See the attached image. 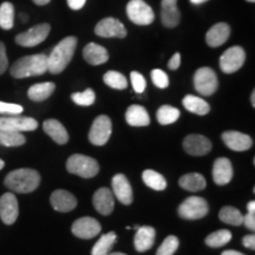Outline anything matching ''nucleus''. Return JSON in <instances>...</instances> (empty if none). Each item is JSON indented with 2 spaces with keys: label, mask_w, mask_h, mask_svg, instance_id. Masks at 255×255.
<instances>
[{
  "label": "nucleus",
  "mask_w": 255,
  "mask_h": 255,
  "mask_svg": "<svg viewBox=\"0 0 255 255\" xmlns=\"http://www.w3.org/2000/svg\"><path fill=\"white\" fill-rule=\"evenodd\" d=\"M77 41V38L73 36H69L59 41L47 57V71L53 75L63 72L75 55Z\"/></svg>",
  "instance_id": "f257e3e1"
},
{
  "label": "nucleus",
  "mask_w": 255,
  "mask_h": 255,
  "mask_svg": "<svg viewBox=\"0 0 255 255\" xmlns=\"http://www.w3.org/2000/svg\"><path fill=\"white\" fill-rule=\"evenodd\" d=\"M9 190L19 194L32 193L39 187L40 175L34 169H17L7 174L4 181Z\"/></svg>",
  "instance_id": "f03ea898"
},
{
  "label": "nucleus",
  "mask_w": 255,
  "mask_h": 255,
  "mask_svg": "<svg viewBox=\"0 0 255 255\" xmlns=\"http://www.w3.org/2000/svg\"><path fill=\"white\" fill-rule=\"evenodd\" d=\"M47 71V56L39 55L25 56L14 62L9 69L11 76L14 78H27L44 75Z\"/></svg>",
  "instance_id": "7ed1b4c3"
},
{
  "label": "nucleus",
  "mask_w": 255,
  "mask_h": 255,
  "mask_svg": "<svg viewBox=\"0 0 255 255\" xmlns=\"http://www.w3.org/2000/svg\"><path fill=\"white\" fill-rule=\"evenodd\" d=\"M66 169L69 173L78 175L83 178H91L100 173V164L90 156L75 154L69 157L66 162Z\"/></svg>",
  "instance_id": "20e7f679"
},
{
  "label": "nucleus",
  "mask_w": 255,
  "mask_h": 255,
  "mask_svg": "<svg viewBox=\"0 0 255 255\" xmlns=\"http://www.w3.org/2000/svg\"><path fill=\"white\" fill-rule=\"evenodd\" d=\"M209 212L208 202L200 196H190L178 207V215L184 220H199Z\"/></svg>",
  "instance_id": "39448f33"
},
{
  "label": "nucleus",
  "mask_w": 255,
  "mask_h": 255,
  "mask_svg": "<svg viewBox=\"0 0 255 255\" xmlns=\"http://www.w3.org/2000/svg\"><path fill=\"white\" fill-rule=\"evenodd\" d=\"M194 87L200 95L212 96L219 88V79L215 71L210 68H200L194 75Z\"/></svg>",
  "instance_id": "423d86ee"
},
{
  "label": "nucleus",
  "mask_w": 255,
  "mask_h": 255,
  "mask_svg": "<svg viewBox=\"0 0 255 255\" xmlns=\"http://www.w3.org/2000/svg\"><path fill=\"white\" fill-rule=\"evenodd\" d=\"M127 14L136 25H150L155 20L152 8L144 0H130L127 5Z\"/></svg>",
  "instance_id": "0eeeda50"
},
{
  "label": "nucleus",
  "mask_w": 255,
  "mask_h": 255,
  "mask_svg": "<svg viewBox=\"0 0 255 255\" xmlns=\"http://www.w3.org/2000/svg\"><path fill=\"white\" fill-rule=\"evenodd\" d=\"M111 131H113V126H111V120L107 115H101L94 121L92 127L89 131V141L94 145H104L109 141Z\"/></svg>",
  "instance_id": "6e6552de"
},
{
  "label": "nucleus",
  "mask_w": 255,
  "mask_h": 255,
  "mask_svg": "<svg viewBox=\"0 0 255 255\" xmlns=\"http://www.w3.org/2000/svg\"><path fill=\"white\" fill-rule=\"evenodd\" d=\"M245 59H246L245 50L241 46H232L220 57V68L225 73L231 75L242 68Z\"/></svg>",
  "instance_id": "1a4fd4ad"
},
{
  "label": "nucleus",
  "mask_w": 255,
  "mask_h": 255,
  "mask_svg": "<svg viewBox=\"0 0 255 255\" xmlns=\"http://www.w3.org/2000/svg\"><path fill=\"white\" fill-rule=\"evenodd\" d=\"M51 26L47 23L38 24L36 26L31 27L30 30L15 37V43L24 47H33L43 43L49 36Z\"/></svg>",
  "instance_id": "9d476101"
},
{
  "label": "nucleus",
  "mask_w": 255,
  "mask_h": 255,
  "mask_svg": "<svg viewBox=\"0 0 255 255\" xmlns=\"http://www.w3.org/2000/svg\"><path fill=\"white\" fill-rule=\"evenodd\" d=\"M37 128L38 122L32 117H18L15 115L8 117H0V130L24 132L33 131Z\"/></svg>",
  "instance_id": "9b49d317"
},
{
  "label": "nucleus",
  "mask_w": 255,
  "mask_h": 255,
  "mask_svg": "<svg viewBox=\"0 0 255 255\" xmlns=\"http://www.w3.org/2000/svg\"><path fill=\"white\" fill-rule=\"evenodd\" d=\"M71 231L75 237L88 240V239H92L100 234L102 226L96 219L85 216V218H81L73 222Z\"/></svg>",
  "instance_id": "f8f14e48"
},
{
  "label": "nucleus",
  "mask_w": 255,
  "mask_h": 255,
  "mask_svg": "<svg viewBox=\"0 0 255 255\" xmlns=\"http://www.w3.org/2000/svg\"><path fill=\"white\" fill-rule=\"evenodd\" d=\"M95 33L103 38H126L127 28L119 19L104 18L96 25Z\"/></svg>",
  "instance_id": "ddd939ff"
},
{
  "label": "nucleus",
  "mask_w": 255,
  "mask_h": 255,
  "mask_svg": "<svg viewBox=\"0 0 255 255\" xmlns=\"http://www.w3.org/2000/svg\"><path fill=\"white\" fill-rule=\"evenodd\" d=\"M19 215L18 200L13 193H5L0 197V219L5 225H13Z\"/></svg>",
  "instance_id": "4468645a"
},
{
  "label": "nucleus",
  "mask_w": 255,
  "mask_h": 255,
  "mask_svg": "<svg viewBox=\"0 0 255 255\" xmlns=\"http://www.w3.org/2000/svg\"><path fill=\"white\" fill-rule=\"evenodd\" d=\"M183 149L191 156H205L212 150V142L203 135H188L183 141Z\"/></svg>",
  "instance_id": "2eb2a0df"
},
{
  "label": "nucleus",
  "mask_w": 255,
  "mask_h": 255,
  "mask_svg": "<svg viewBox=\"0 0 255 255\" xmlns=\"http://www.w3.org/2000/svg\"><path fill=\"white\" fill-rule=\"evenodd\" d=\"M113 193L114 196H116L117 200L123 205L129 206L132 203V188L130 186V182L128 181L126 175L117 174L113 177Z\"/></svg>",
  "instance_id": "dca6fc26"
},
{
  "label": "nucleus",
  "mask_w": 255,
  "mask_h": 255,
  "mask_svg": "<svg viewBox=\"0 0 255 255\" xmlns=\"http://www.w3.org/2000/svg\"><path fill=\"white\" fill-rule=\"evenodd\" d=\"M51 206L59 213L71 212L77 207V199L68 190L57 189L51 194Z\"/></svg>",
  "instance_id": "f3484780"
},
{
  "label": "nucleus",
  "mask_w": 255,
  "mask_h": 255,
  "mask_svg": "<svg viewBox=\"0 0 255 255\" xmlns=\"http://www.w3.org/2000/svg\"><path fill=\"white\" fill-rule=\"evenodd\" d=\"M92 203L98 213L102 215H110L115 208L114 193L108 188H100L92 197Z\"/></svg>",
  "instance_id": "a211bd4d"
},
{
  "label": "nucleus",
  "mask_w": 255,
  "mask_h": 255,
  "mask_svg": "<svg viewBox=\"0 0 255 255\" xmlns=\"http://www.w3.org/2000/svg\"><path fill=\"white\" fill-rule=\"evenodd\" d=\"M222 141L234 151H246L253 145L251 136L239 131H226L222 133Z\"/></svg>",
  "instance_id": "6ab92c4d"
},
{
  "label": "nucleus",
  "mask_w": 255,
  "mask_h": 255,
  "mask_svg": "<svg viewBox=\"0 0 255 255\" xmlns=\"http://www.w3.org/2000/svg\"><path fill=\"white\" fill-rule=\"evenodd\" d=\"M161 19L165 27H176L181 21V12L177 8V0H162Z\"/></svg>",
  "instance_id": "aec40b11"
},
{
  "label": "nucleus",
  "mask_w": 255,
  "mask_h": 255,
  "mask_svg": "<svg viewBox=\"0 0 255 255\" xmlns=\"http://www.w3.org/2000/svg\"><path fill=\"white\" fill-rule=\"evenodd\" d=\"M233 178L232 162L226 157H219L213 165V180L218 186L228 184Z\"/></svg>",
  "instance_id": "412c9836"
},
{
  "label": "nucleus",
  "mask_w": 255,
  "mask_h": 255,
  "mask_svg": "<svg viewBox=\"0 0 255 255\" xmlns=\"http://www.w3.org/2000/svg\"><path fill=\"white\" fill-rule=\"evenodd\" d=\"M231 36V26L227 23H218L209 28L206 34V41L210 47L223 45Z\"/></svg>",
  "instance_id": "4be33fe9"
},
{
  "label": "nucleus",
  "mask_w": 255,
  "mask_h": 255,
  "mask_svg": "<svg viewBox=\"0 0 255 255\" xmlns=\"http://www.w3.org/2000/svg\"><path fill=\"white\" fill-rule=\"evenodd\" d=\"M136 231L135 240H133L136 251L139 252V253H143V252L150 250L154 246L156 238L155 229L150 227V226H143V227L137 228Z\"/></svg>",
  "instance_id": "5701e85b"
},
{
  "label": "nucleus",
  "mask_w": 255,
  "mask_h": 255,
  "mask_svg": "<svg viewBox=\"0 0 255 255\" xmlns=\"http://www.w3.org/2000/svg\"><path fill=\"white\" fill-rule=\"evenodd\" d=\"M83 57L90 65H101L109 60V53L107 49L96 43H90L84 47Z\"/></svg>",
  "instance_id": "b1692460"
},
{
  "label": "nucleus",
  "mask_w": 255,
  "mask_h": 255,
  "mask_svg": "<svg viewBox=\"0 0 255 255\" xmlns=\"http://www.w3.org/2000/svg\"><path fill=\"white\" fill-rule=\"evenodd\" d=\"M126 121L131 127H146L150 123L148 111L142 105H130L126 113Z\"/></svg>",
  "instance_id": "393cba45"
},
{
  "label": "nucleus",
  "mask_w": 255,
  "mask_h": 255,
  "mask_svg": "<svg viewBox=\"0 0 255 255\" xmlns=\"http://www.w3.org/2000/svg\"><path fill=\"white\" fill-rule=\"evenodd\" d=\"M43 129L57 144H65L69 141V133L65 127L57 120H46L43 123Z\"/></svg>",
  "instance_id": "a878e982"
},
{
  "label": "nucleus",
  "mask_w": 255,
  "mask_h": 255,
  "mask_svg": "<svg viewBox=\"0 0 255 255\" xmlns=\"http://www.w3.org/2000/svg\"><path fill=\"white\" fill-rule=\"evenodd\" d=\"M56 85L52 82H46V83H38V84L32 85L28 89L27 96L31 101L33 102H43L47 100L51 95L55 91Z\"/></svg>",
  "instance_id": "bb28decb"
},
{
  "label": "nucleus",
  "mask_w": 255,
  "mask_h": 255,
  "mask_svg": "<svg viewBox=\"0 0 255 255\" xmlns=\"http://www.w3.org/2000/svg\"><path fill=\"white\" fill-rule=\"evenodd\" d=\"M178 184L181 188L188 191H200L203 190L207 186L206 178L203 175L199 173H189L183 175L182 177L178 180Z\"/></svg>",
  "instance_id": "cd10ccee"
},
{
  "label": "nucleus",
  "mask_w": 255,
  "mask_h": 255,
  "mask_svg": "<svg viewBox=\"0 0 255 255\" xmlns=\"http://www.w3.org/2000/svg\"><path fill=\"white\" fill-rule=\"evenodd\" d=\"M183 107L190 113L199 115V116H205L210 111V107L203 98L196 97L194 95H187L182 101Z\"/></svg>",
  "instance_id": "c85d7f7f"
},
{
  "label": "nucleus",
  "mask_w": 255,
  "mask_h": 255,
  "mask_svg": "<svg viewBox=\"0 0 255 255\" xmlns=\"http://www.w3.org/2000/svg\"><path fill=\"white\" fill-rule=\"evenodd\" d=\"M116 240L117 235L115 232H110L108 234L102 235L100 240L96 242L94 248H92L91 255H108Z\"/></svg>",
  "instance_id": "c756f323"
},
{
  "label": "nucleus",
  "mask_w": 255,
  "mask_h": 255,
  "mask_svg": "<svg viewBox=\"0 0 255 255\" xmlns=\"http://www.w3.org/2000/svg\"><path fill=\"white\" fill-rule=\"evenodd\" d=\"M142 178L143 182L154 190L162 191L167 188V181H165V178L161 174L157 173V171L151 170V169H146V170L143 171Z\"/></svg>",
  "instance_id": "7c9ffc66"
},
{
  "label": "nucleus",
  "mask_w": 255,
  "mask_h": 255,
  "mask_svg": "<svg viewBox=\"0 0 255 255\" xmlns=\"http://www.w3.org/2000/svg\"><path fill=\"white\" fill-rule=\"evenodd\" d=\"M180 115V110L176 109V108L171 107V105H162L156 113V117H157L158 123L161 126H168V124L176 122Z\"/></svg>",
  "instance_id": "2f4dec72"
},
{
  "label": "nucleus",
  "mask_w": 255,
  "mask_h": 255,
  "mask_svg": "<svg viewBox=\"0 0 255 255\" xmlns=\"http://www.w3.org/2000/svg\"><path fill=\"white\" fill-rule=\"evenodd\" d=\"M219 218L222 222L232 226H241L242 221H244V215H242L240 210L231 206L223 207V208L220 210Z\"/></svg>",
  "instance_id": "473e14b6"
},
{
  "label": "nucleus",
  "mask_w": 255,
  "mask_h": 255,
  "mask_svg": "<svg viewBox=\"0 0 255 255\" xmlns=\"http://www.w3.org/2000/svg\"><path fill=\"white\" fill-rule=\"evenodd\" d=\"M14 25V6L5 1L0 5V27L2 30H11Z\"/></svg>",
  "instance_id": "72a5a7b5"
},
{
  "label": "nucleus",
  "mask_w": 255,
  "mask_h": 255,
  "mask_svg": "<svg viewBox=\"0 0 255 255\" xmlns=\"http://www.w3.org/2000/svg\"><path fill=\"white\" fill-rule=\"evenodd\" d=\"M232 240V233L227 229H220L206 238V245L212 248H219L227 245Z\"/></svg>",
  "instance_id": "f704fd0d"
},
{
  "label": "nucleus",
  "mask_w": 255,
  "mask_h": 255,
  "mask_svg": "<svg viewBox=\"0 0 255 255\" xmlns=\"http://www.w3.org/2000/svg\"><path fill=\"white\" fill-rule=\"evenodd\" d=\"M26 138L21 132L0 130V144L5 146H20L25 144Z\"/></svg>",
  "instance_id": "c9c22d12"
},
{
  "label": "nucleus",
  "mask_w": 255,
  "mask_h": 255,
  "mask_svg": "<svg viewBox=\"0 0 255 255\" xmlns=\"http://www.w3.org/2000/svg\"><path fill=\"white\" fill-rule=\"evenodd\" d=\"M103 81L108 87L116 89V90H124L128 87L126 76L119 71H108L104 75Z\"/></svg>",
  "instance_id": "e433bc0d"
},
{
  "label": "nucleus",
  "mask_w": 255,
  "mask_h": 255,
  "mask_svg": "<svg viewBox=\"0 0 255 255\" xmlns=\"http://www.w3.org/2000/svg\"><path fill=\"white\" fill-rule=\"evenodd\" d=\"M71 100L81 107H90L95 103L96 94L92 89H87L84 92H75L71 95Z\"/></svg>",
  "instance_id": "4c0bfd02"
},
{
  "label": "nucleus",
  "mask_w": 255,
  "mask_h": 255,
  "mask_svg": "<svg viewBox=\"0 0 255 255\" xmlns=\"http://www.w3.org/2000/svg\"><path fill=\"white\" fill-rule=\"evenodd\" d=\"M178 245H180L178 239L175 235H169L158 247L156 255H174L175 252L177 251Z\"/></svg>",
  "instance_id": "58836bf2"
},
{
  "label": "nucleus",
  "mask_w": 255,
  "mask_h": 255,
  "mask_svg": "<svg viewBox=\"0 0 255 255\" xmlns=\"http://www.w3.org/2000/svg\"><path fill=\"white\" fill-rule=\"evenodd\" d=\"M151 79H152V83H154L157 88H159V89L168 88V85H169L168 75L164 71H162V70H159V69L152 70Z\"/></svg>",
  "instance_id": "ea45409f"
},
{
  "label": "nucleus",
  "mask_w": 255,
  "mask_h": 255,
  "mask_svg": "<svg viewBox=\"0 0 255 255\" xmlns=\"http://www.w3.org/2000/svg\"><path fill=\"white\" fill-rule=\"evenodd\" d=\"M130 78H131V84H132L133 90H135L137 94H142V92H144L146 88V82H145V78L143 77V75H141V73L137 71H132L130 73Z\"/></svg>",
  "instance_id": "a19ab883"
},
{
  "label": "nucleus",
  "mask_w": 255,
  "mask_h": 255,
  "mask_svg": "<svg viewBox=\"0 0 255 255\" xmlns=\"http://www.w3.org/2000/svg\"><path fill=\"white\" fill-rule=\"evenodd\" d=\"M24 111V108L19 104L6 103V102H0V115H7V116H14Z\"/></svg>",
  "instance_id": "79ce46f5"
},
{
  "label": "nucleus",
  "mask_w": 255,
  "mask_h": 255,
  "mask_svg": "<svg viewBox=\"0 0 255 255\" xmlns=\"http://www.w3.org/2000/svg\"><path fill=\"white\" fill-rule=\"evenodd\" d=\"M8 68V59L6 56V47L2 41H0V75H2Z\"/></svg>",
  "instance_id": "37998d69"
},
{
  "label": "nucleus",
  "mask_w": 255,
  "mask_h": 255,
  "mask_svg": "<svg viewBox=\"0 0 255 255\" xmlns=\"http://www.w3.org/2000/svg\"><path fill=\"white\" fill-rule=\"evenodd\" d=\"M247 229L254 232L255 231V215L253 213H247L246 215H244V221H242Z\"/></svg>",
  "instance_id": "c03bdc74"
},
{
  "label": "nucleus",
  "mask_w": 255,
  "mask_h": 255,
  "mask_svg": "<svg viewBox=\"0 0 255 255\" xmlns=\"http://www.w3.org/2000/svg\"><path fill=\"white\" fill-rule=\"evenodd\" d=\"M180 65H181V55L177 52V53H175L173 57H171L170 60H169L168 68L174 71V70H177L178 68H180Z\"/></svg>",
  "instance_id": "a18cd8bd"
},
{
  "label": "nucleus",
  "mask_w": 255,
  "mask_h": 255,
  "mask_svg": "<svg viewBox=\"0 0 255 255\" xmlns=\"http://www.w3.org/2000/svg\"><path fill=\"white\" fill-rule=\"evenodd\" d=\"M242 244L246 248H250V250H255V235L250 234L246 235L244 239H242Z\"/></svg>",
  "instance_id": "49530a36"
},
{
  "label": "nucleus",
  "mask_w": 255,
  "mask_h": 255,
  "mask_svg": "<svg viewBox=\"0 0 255 255\" xmlns=\"http://www.w3.org/2000/svg\"><path fill=\"white\" fill-rule=\"evenodd\" d=\"M85 2H87V0H68L69 7L71 9H75V11L81 9L85 5Z\"/></svg>",
  "instance_id": "de8ad7c7"
},
{
  "label": "nucleus",
  "mask_w": 255,
  "mask_h": 255,
  "mask_svg": "<svg viewBox=\"0 0 255 255\" xmlns=\"http://www.w3.org/2000/svg\"><path fill=\"white\" fill-rule=\"evenodd\" d=\"M247 210L248 213H253V214H255V201H250V202H248Z\"/></svg>",
  "instance_id": "09e8293b"
},
{
  "label": "nucleus",
  "mask_w": 255,
  "mask_h": 255,
  "mask_svg": "<svg viewBox=\"0 0 255 255\" xmlns=\"http://www.w3.org/2000/svg\"><path fill=\"white\" fill-rule=\"evenodd\" d=\"M221 255H245L244 253H241V252H238V251H225L222 252Z\"/></svg>",
  "instance_id": "8fccbe9b"
},
{
  "label": "nucleus",
  "mask_w": 255,
  "mask_h": 255,
  "mask_svg": "<svg viewBox=\"0 0 255 255\" xmlns=\"http://www.w3.org/2000/svg\"><path fill=\"white\" fill-rule=\"evenodd\" d=\"M51 0H33V2L36 5H39V6H44L46 4H49Z\"/></svg>",
  "instance_id": "3c124183"
},
{
  "label": "nucleus",
  "mask_w": 255,
  "mask_h": 255,
  "mask_svg": "<svg viewBox=\"0 0 255 255\" xmlns=\"http://www.w3.org/2000/svg\"><path fill=\"white\" fill-rule=\"evenodd\" d=\"M207 1H208V0H190L191 4H194V5H201V4H203V2H207Z\"/></svg>",
  "instance_id": "603ef678"
},
{
  "label": "nucleus",
  "mask_w": 255,
  "mask_h": 255,
  "mask_svg": "<svg viewBox=\"0 0 255 255\" xmlns=\"http://www.w3.org/2000/svg\"><path fill=\"white\" fill-rule=\"evenodd\" d=\"M251 102H252V105H253V108H255V90H253V92H252Z\"/></svg>",
  "instance_id": "864d4df0"
},
{
  "label": "nucleus",
  "mask_w": 255,
  "mask_h": 255,
  "mask_svg": "<svg viewBox=\"0 0 255 255\" xmlns=\"http://www.w3.org/2000/svg\"><path fill=\"white\" fill-rule=\"evenodd\" d=\"M20 18H21V21H24V23H26L27 21V15L26 14H20Z\"/></svg>",
  "instance_id": "5fc2aeb1"
},
{
  "label": "nucleus",
  "mask_w": 255,
  "mask_h": 255,
  "mask_svg": "<svg viewBox=\"0 0 255 255\" xmlns=\"http://www.w3.org/2000/svg\"><path fill=\"white\" fill-rule=\"evenodd\" d=\"M5 167V162L4 161H2V159L1 158H0V170H1V169L2 168H4Z\"/></svg>",
  "instance_id": "6e6d98bb"
},
{
  "label": "nucleus",
  "mask_w": 255,
  "mask_h": 255,
  "mask_svg": "<svg viewBox=\"0 0 255 255\" xmlns=\"http://www.w3.org/2000/svg\"><path fill=\"white\" fill-rule=\"evenodd\" d=\"M108 255H127V254L121 253V252H116V253H111V254H108Z\"/></svg>",
  "instance_id": "4d7b16f0"
},
{
  "label": "nucleus",
  "mask_w": 255,
  "mask_h": 255,
  "mask_svg": "<svg viewBox=\"0 0 255 255\" xmlns=\"http://www.w3.org/2000/svg\"><path fill=\"white\" fill-rule=\"evenodd\" d=\"M248 2H255V0H247Z\"/></svg>",
  "instance_id": "13d9d810"
}]
</instances>
